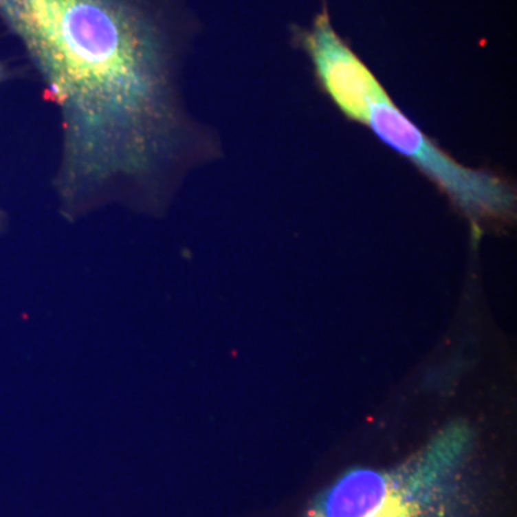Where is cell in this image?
Segmentation results:
<instances>
[{"label": "cell", "mask_w": 517, "mask_h": 517, "mask_svg": "<svg viewBox=\"0 0 517 517\" xmlns=\"http://www.w3.org/2000/svg\"><path fill=\"white\" fill-rule=\"evenodd\" d=\"M0 13L58 107L63 212L163 207L212 148L186 109L163 9L155 0H0Z\"/></svg>", "instance_id": "obj_1"}, {"label": "cell", "mask_w": 517, "mask_h": 517, "mask_svg": "<svg viewBox=\"0 0 517 517\" xmlns=\"http://www.w3.org/2000/svg\"><path fill=\"white\" fill-rule=\"evenodd\" d=\"M470 454L467 428L450 427L391 470L344 474L306 517H473Z\"/></svg>", "instance_id": "obj_2"}, {"label": "cell", "mask_w": 517, "mask_h": 517, "mask_svg": "<svg viewBox=\"0 0 517 517\" xmlns=\"http://www.w3.org/2000/svg\"><path fill=\"white\" fill-rule=\"evenodd\" d=\"M437 187L474 228L506 223L516 213V186L492 170L467 167L421 131L378 82L355 118Z\"/></svg>", "instance_id": "obj_3"}]
</instances>
